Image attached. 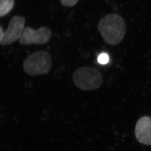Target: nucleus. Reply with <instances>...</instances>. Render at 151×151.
<instances>
[{
    "instance_id": "1a4fd4ad",
    "label": "nucleus",
    "mask_w": 151,
    "mask_h": 151,
    "mask_svg": "<svg viewBox=\"0 0 151 151\" xmlns=\"http://www.w3.org/2000/svg\"><path fill=\"white\" fill-rule=\"evenodd\" d=\"M63 6L68 7H71L75 6L78 0H60Z\"/></svg>"
},
{
    "instance_id": "20e7f679",
    "label": "nucleus",
    "mask_w": 151,
    "mask_h": 151,
    "mask_svg": "<svg viewBox=\"0 0 151 151\" xmlns=\"http://www.w3.org/2000/svg\"><path fill=\"white\" fill-rule=\"evenodd\" d=\"M52 35V32L47 27H42L39 29H34L27 27L24 28L19 42L23 45L32 44L43 45L49 41Z\"/></svg>"
},
{
    "instance_id": "6e6552de",
    "label": "nucleus",
    "mask_w": 151,
    "mask_h": 151,
    "mask_svg": "<svg viewBox=\"0 0 151 151\" xmlns=\"http://www.w3.org/2000/svg\"><path fill=\"white\" fill-rule=\"evenodd\" d=\"M109 61V56L106 53H102L98 58V62L101 64H106Z\"/></svg>"
},
{
    "instance_id": "0eeeda50",
    "label": "nucleus",
    "mask_w": 151,
    "mask_h": 151,
    "mask_svg": "<svg viewBox=\"0 0 151 151\" xmlns=\"http://www.w3.org/2000/svg\"><path fill=\"white\" fill-rule=\"evenodd\" d=\"M14 0H0V17L7 15L14 7Z\"/></svg>"
},
{
    "instance_id": "423d86ee",
    "label": "nucleus",
    "mask_w": 151,
    "mask_h": 151,
    "mask_svg": "<svg viewBox=\"0 0 151 151\" xmlns=\"http://www.w3.org/2000/svg\"><path fill=\"white\" fill-rule=\"evenodd\" d=\"M135 135L139 142L146 145H151V117L143 116L137 122Z\"/></svg>"
},
{
    "instance_id": "7ed1b4c3",
    "label": "nucleus",
    "mask_w": 151,
    "mask_h": 151,
    "mask_svg": "<svg viewBox=\"0 0 151 151\" xmlns=\"http://www.w3.org/2000/svg\"><path fill=\"white\" fill-rule=\"evenodd\" d=\"M52 64V58L48 52L38 51L25 60L23 63V69L25 73L31 76L42 75L49 72Z\"/></svg>"
},
{
    "instance_id": "9d476101",
    "label": "nucleus",
    "mask_w": 151,
    "mask_h": 151,
    "mask_svg": "<svg viewBox=\"0 0 151 151\" xmlns=\"http://www.w3.org/2000/svg\"><path fill=\"white\" fill-rule=\"evenodd\" d=\"M4 36V32L1 27L0 26V43L1 42Z\"/></svg>"
},
{
    "instance_id": "f03ea898",
    "label": "nucleus",
    "mask_w": 151,
    "mask_h": 151,
    "mask_svg": "<svg viewBox=\"0 0 151 151\" xmlns=\"http://www.w3.org/2000/svg\"><path fill=\"white\" fill-rule=\"evenodd\" d=\"M72 78L76 86L83 91L97 89L103 83V78L100 72L88 66L76 69L73 73Z\"/></svg>"
},
{
    "instance_id": "f257e3e1",
    "label": "nucleus",
    "mask_w": 151,
    "mask_h": 151,
    "mask_svg": "<svg viewBox=\"0 0 151 151\" xmlns=\"http://www.w3.org/2000/svg\"><path fill=\"white\" fill-rule=\"evenodd\" d=\"M97 28L105 42L112 46L118 45L122 41L126 31L123 18L114 13L102 18L98 23Z\"/></svg>"
},
{
    "instance_id": "39448f33",
    "label": "nucleus",
    "mask_w": 151,
    "mask_h": 151,
    "mask_svg": "<svg viewBox=\"0 0 151 151\" xmlns=\"http://www.w3.org/2000/svg\"><path fill=\"white\" fill-rule=\"evenodd\" d=\"M25 19L21 16H14L9 23L7 29L4 32V36L0 44L10 45L20 39L25 28Z\"/></svg>"
}]
</instances>
